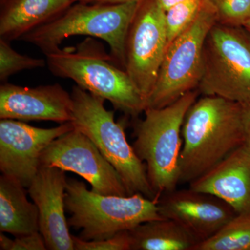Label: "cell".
<instances>
[{
    "mask_svg": "<svg viewBox=\"0 0 250 250\" xmlns=\"http://www.w3.org/2000/svg\"><path fill=\"white\" fill-rule=\"evenodd\" d=\"M243 124L245 145L250 151V102L243 104Z\"/></svg>",
    "mask_w": 250,
    "mask_h": 250,
    "instance_id": "cell-25",
    "label": "cell"
},
{
    "mask_svg": "<svg viewBox=\"0 0 250 250\" xmlns=\"http://www.w3.org/2000/svg\"><path fill=\"white\" fill-rule=\"evenodd\" d=\"M198 90L186 93L166 107L148 108L134 125L135 152L144 163L156 199L179 184L182 128L188 110L198 98Z\"/></svg>",
    "mask_w": 250,
    "mask_h": 250,
    "instance_id": "cell-3",
    "label": "cell"
},
{
    "mask_svg": "<svg viewBox=\"0 0 250 250\" xmlns=\"http://www.w3.org/2000/svg\"><path fill=\"white\" fill-rule=\"evenodd\" d=\"M216 12L217 23L244 27L250 20V0H209Z\"/></svg>",
    "mask_w": 250,
    "mask_h": 250,
    "instance_id": "cell-22",
    "label": "cell"
},
{
    "mask_svg": "<svg viewBox=\"0 0 250 250\" xmlns=\"http://www.w3.org/2000/svg\"><path fill=\"white\" fill-rule=\"evenodd\" d=\"M0 250H46L45 240L40 231L16 237L11 240L1 232Z\"/></svg>",
    "mask_w": 250,
    "mask_h": 250,
    "instance_id": "cell-24",
    "label": "cell"
},
{
    "mask_svg": "<svg viewBox=\"0 0 250 250\" xmlns=\"http://www.w3.org/2000/svg\"><path fill=\"white\" fill-rule=\"evenodd\" d=\"M9 41L0 39V81L3 83L18 72L43 67L47 65L43 59L33 58L18 53Z\"/></svg>",
    "mask_w": 250,
    "mask_h": 250,
    "instance_id": "cell-21",
    "label": "cell"
},
{
    "mask_svg": "<svg viewBox=\"0 0 250 250\" xmlns=\"http://www.w3.org/2000/svg\"><path fill=\"white\" fill-rule=\"evenodd\" d=\"M197 90L240 104L250 102V32L215 23L206 38Z\"/></svg>",
    "mask_w": 250,
    "mask_h": 250,
    "instance_id": "cell-7",
    "label": "cell"
},
{
    "mask_svg": "<svg viewBox=\"0 0 250 250\" xmlns=\"http://www.w3.org/2000/svg\"><path fill=\"white\" fill-rule=\"evenodd\" d=\"M208 2V0H185L166 11L168 45L196 20Z\"/></svg>",
    "mask_w": 250,
    "mask_h": 250,
    "instance_id": "cell-20",
    "label": "cell"
},
{
    "mask_svg": "<svg viewBox=\"0 0 250 250\" xmlns=\"http://www.w3.org/2000/svg\"><path fill=\"white\" fill-rule=\"evenodd\" d=\"M71 1L72 4H75V3H83V4H93L95 3V0H69Z\"/></svg>",
    "mask_w": 250,
    "mask_h": 250,
    "instance_id": "cell-28",
    "label": "cell"
},
{
    "mask_svg": "<svg viewBox=\"0 0 250 250\" xmlns=\"http://www.w3.org/2000/svg\"><path fill=\"white\" fill-rule=\"evenodd\" d=\"M167 45L166 11L157 0H140L125 42L124 68L146 104L155 85Z\"/></svg>",
    "mask_w": 250,
    "mask_h": 250,
    "instance_id": "cell-9",
    "label": "cell"
},
{
    "mask_svg": "<svg viewBox=\"0 0 250 250\" xmlns=\"http://www.w3.org/2000/svg\"><path fill=\"white\" fill-rule=\"evenodd\" d=\"M72 4L69 0H1L0 39L20 40L58 17Z\"/></svg>",
    "mask_w": 250,
    "mask_h": 250,
    "instance_id": "cell-16",
    "label": "cell"
},
{
    "mask_svg": "<svg viewBox=\"0 0 250 250\" xmlns=\"http://www.w3.org/2000/svg\"><path fill=\"white\" fill-rule=\"evenodd\" d=\"M184 1H185V0H157L159 4L165 11H168L172 6H175L176 4Z\"/></svg>",
    "mask_w": 250,
    "mask_h": 250,
    "instance_id": "cell-26",
    "label": "cell"
},
{
    "mask_svg": "<svg viewBox=\"0 0 250 250\" xmlns=\"http://www.w3.org/2000/svg\"><path fill=\"white\" fill-rule=\"evenodd\" d=\"M135 1H139V0H95V3H99V4H121V3Z\"/></svg>",
    "mask_w": 250,
    "mask_h": 250,
    "instance_id": "cell-27",
    "label": "cell"
},
{
    "mask_svg": "<svg viewBox=\"0 0 250 250\" xmlns=\"http://www.w3.org/2000/svg\"><path fill=\"white\" fill-rule=\"evenodd\" d=\"M65 172L57 167L41 166L27 188L39 210V231L47 250H75L65 215Z\"/></svg>",
    "mask_w": 250,
    "mask_h": 250,
    "instance_id": "cell-13",
    "label": "cell"
},
{
    "mask_svg": "<svg viewBox=\"0 0 250 250\" xmlns=\"http://www.w3.org/2000/svg\"><path fill=\"white\" fill-rule=\"evenodd\" d=\"M157 207L163 218L177 222L197 243L213 236L237 215L232 207L218 197L190 188L163 194Z\"/></svg>",
    "mask_w": 250,
    "mask_h": 250,
    "instance_id": "cell-12",
    "label": "cell"
},
{
    "mask_svg": "<svg viewBox=\"0 0 250 250\" xmlns=\"http://www.w3.org/2000/svg\"><path fill=\"white\" fill-rule=\"evenodd\" d=\"M72 111L71 94L59 83L28 88L5 82L0 86V119L63 124L71 121Z\"/></svg>",
    "mask_w": 250,
    "mask_h": 250,
    "instance_id": "cell-14",
    "label": "cell"
},
{
    "mask_svg": "<svg viewBox=\"0 0 250 250\" xmlns=\"http://www.w3.org/2000/svg\"><path fill=\"white\" fill-rule=\"evenodd\" d=\"M139 1L75 3L58 17L27 33L20 40L33 44L45 54L59 48L62 41L71 36L96 38L108 44L115 62L124 68L125 42Z\"/></svg>",
    "mask_w": 250,
    "mask_h": 250,
    "instance_id": "cell-4",
    "label": "cell"
},
{
    "mask_svg": "<svg viewBox=\"0 0 250 250\" xmlns=\"http://www.w3.org/2000/svg\"><path fill=\"white\" fill-rule=\"evenodd\" d=\"M129 233L131 250H192L197 243L183 227L170 219L140 224Z\"/></svg>",
    "mask_w": 250,
    "mask_h": 250,
    "instance_id": "cell-18",
    "label": "cell"
},
{
    "mask_svg": "<svg viewBox=\"0 0 250 250\" xmlns=\"http://www.w3.org/2000/svg\"><path fill=\"white\" fill-rule=\"evenodd\" d=\"M182 136L179 184H189L245 144L243 104L202 95L188 110Z\"/></svg>",
    "mask_w": 250,
    "mask_h": 250,
    "instance_id": "cell-1",
    "label": "cell"
},
{
    "mask_svg": "<svg viewBox=\"0 0 250 250\" xmlns=\"http://www.w3.org/2000/svg\"><path fill=\"white\" fill-rule=\"evenodd\" d=\"M25 187L8 176L0 177V231L14 236L39 231V213Z\"/></svg>",
    "mask_w": 250,
    "mask_h": 250,
    "instance_id": "cell-17",
    "label": "cell"
},
{
    "mask_svg": "<svg viewBox=\"0 0 250 250\" xmlns=\"http://www.w3.org/2000/svg\"><path fill=\"white\" fill-rule=\"evenodd\" d=\"M41 166L57 167L78 174L102 195L129 196L116 169L93 141L73 129L54 140L41 156Z\"/></svg>",
    "mask_w": 250,
    "mask_h": 250,
    "instance_id": "cell-10",
    "label": "cell"
},
{
    "mask_svg": "<svg viewBox=\"0 0 250 250\" xmlns=\"http://www.w3.org/2000/svg\"><path fill=\"white\" fill-rule=\"evenodd\" d=\"M65 205L71 214L69 227L81 230L79 238L86 241L106 239L140 224L163 219L157 202L142 194L102 195L75 179H67Z\"/></svg>",
    "mask_w": 250,
    "mask_h": 250,
    "instance_id": "cell-5",
    "label": "cell"
},
{
    "mask_svg": "<svg viewBox=\"0 0 250 250\" xmlns=\"http://www.w3.org/2000/svg\"><path fill=\"white\" fill-rule=\"evenodd\" d=\"M244 27H246V29H248V30L250 32V20L249 21H248V22L246 23V24L244 26Z\"/></svg>",
    "mask_w": 250,
    "mask_h": 250,
    "instance_id": "cell-29",
    "label": "cell"
},
{
    "mask_svg": "<svg viewBox=\"0 0 250 250\" xmlns=\"http://www.w3.org/2000/svg\"><path fill=\"white\" fill-rule=\"evenodd\" d=\"M189 188L218 197L237 214L250 215V151L246 145L230 153Z\"/></svg>",
    "mask_w": 250,
    "mask_h": 250,
    "instance_id": "cell-15",
    "label": "cell"
},
{
    "mask_svg": "<svg viewBox=\"0 0 250 250\" xmlns=\"http://www.w3.org/2000/svg\"><path fill=\"white\" fill-rule=\"evenodd\" d=\"M72 240L75 250H131L129 231H121L115 236L98 241H83L75 236H72Z\"/></svg>",
    "mask_w": 250,
    "mask_h": 250,
    "instance_id": "cell-23",
    "label": "cell"
},
{
    "mask_svg": "<svg viewBox=\"0 0 250 250\" xmlns=\"http://www.w3.org/2000/svg\"><path fill=\"white\" fill-rule=\"evenodd\" d=\"M74 129L71 123L35 127L23 121H0V170L28 188L39 172L41 156L54 140Z\"/></svg>",
    "mask_w": 250,
    "mask_h": 250,
    "instance_id": "cell-11",
    "label": "cell"
},
{
    "mask_svg": "<svg viewBox=\"0 0 250 250\" xmlns=\"http://www.w3.org/2000/svg\"><path fill=\"white\" fill-rule=\"evenodd\" d=\"M70 123L89 138L121 176L129 195L141 193L157 202L148 179L146 166L130 146L124 126L115 121L114 113L104 106V99L78 85L72 88Z\"/></svg>",
    "mask_w": 250,
    "mask_h": 250,
    "instance_id": "cell-6",
    "label": "cell"
},
{
    "mask_svg": "<svg viewBox=\"0 0 250 250\" xmlns=\"http://www.w3.org/2000/svg\"><path fill=\"white\" fill-rule=\"evenodd\" d=\"M215 23L216 12L208 0L196 20L167 46L146 108L166 107L197 89L203 72L206 38Z\"/></svg>",
    "mask_w": 250,
    "mask_h": 250,
    "instance_id": "cell-8",
    "label": "cell"
},
{
    "mask_svg": "<svg viewBox=\"0 0 250 250\" xmlns=\"http://www.w3.org/2000/svg\"><path fill=\"white\" fill-rule=\"evenodd\" d=\"M192 250H250V215L237 214Z\"/></svg>",
    "mask_w": 250,
    "mask_h": 250,
    "instance_id": "cell-19",
    "label": "cell"
},
{
    "mask_svg": "<svg viewBox=\"0 0 250 250\" xmlns=\"http://www.w3.org/2000/svg\"><path fill=\"white\" fill-rule=\"evenodd\" d=\"M45 56L52 75L74 81L82 89L108 100L115 109L134 118L146 110V102L127 72L92 37L76 47H59Z\"/></svg>",
    "mask_w": 250,
    "mask_h": 250,
    "instance_id": "cell-2",
    "label": "cell"
}]
</instances>
